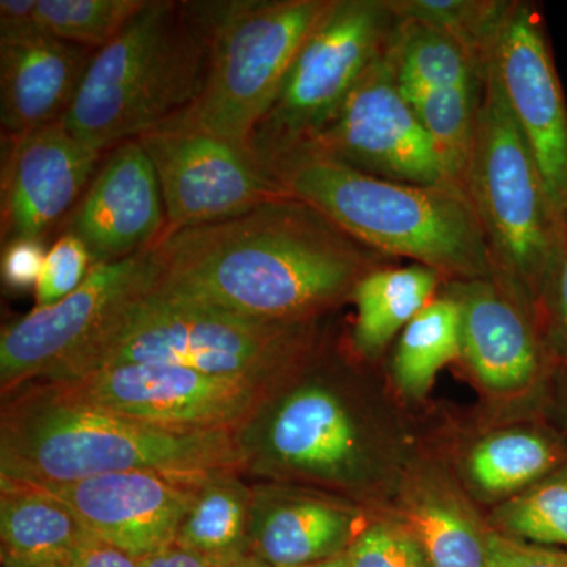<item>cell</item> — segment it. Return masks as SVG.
I'll return each mask as SVG.
<instances>
[{
  "mask_svg": "<svg viewBox=\"0 0 567 567\" xmlns=\"http://www.w3.org/2000/svg\"><path fill=\"white\" fill-rule=\"evenodd\" d=\"M166 208V234L234 218L286 196L249 145L197 128L175 115L142 134Z\"/></svg>",
  "mask_w": 567,
  "mask_h": 567,
  "instance_id": "cell-10",
  "label": "cell"
},
{
  "mask_svg": "<svg viewBox=\"0 0 567 567\" xmlns=\"http://www.w3.org/2000/svg\"><path fill=\"white\" fill-rule=\"evenodd\" d=\"M481 87L420 89L402 92L442 158L447 177L464 189L475 144Z\"/></svg>",
  "mask_w": 567,
  "mask_h": 567,
  "instance_id": "cell-28",
  "label": "cell"
},
{
  "mask_svg": "<svg viewBox=\"0 0 567 567\" xmlns=\"http://www.w3.org/2000/svg\"><path fill=\"white\" fill-rule=\"evenodd\" d=\"M402 522L423 547L429 566L488 567L487 533L445 492H417Z\"/></svg>",
  "mask_w": 567,
  "mask_h": 567,
  "instance_id": "cell-26",
  "label": "cell"
},
{
  "mask_svg": "<svg viewBox=\"0 0 567 567\" xmlns=\"http://www.w3.org/2000/svg\"><path fill=\"white\" fill-rule=\"evenodd\" d=\"M167 218L155 167L140 140L112 147L74 207L66 234L87 246L93 262H117L152 249Z\"/></svg>",
  "mask_w": 567,
  "mask_h": 567,
  "instance_id": "cell-17",
  "label": "cell"
},
{
  "mask_svg": "<svg viewBox=\"0 0 567 567\" xmlns=\"http://www.w3.org/2000/svg\"><path fill=\"white\" fill-rule=\"evenodd\" d=\"M462 357L461 311L439 293L402 331L393 358L395 385L410 398H423L436 374Z\"/></svg>",
  "mask_w": 567,
  "mask_h": 567,
  "instance_id": "cell-25",
  "label": "cell"
},
{
  "mask_svg": "<svg viewBox=\"0 0 567 567\" xmlns=\"http://www.w3.org/2000/svg\"><path fill=\"white\" fill-rule=\"evenodd\" d=\"M561 451L532 431H505L481 440L468 457L473 486L488 496L517 494L557 468Z\"/></svg>",
  "mask_w": 567,
  "mask_h": 567,
  "instance_id": "cell-27",
  "label": "cell"
},
{
  "mask_svg": "<svg viewBox=\"0 0 567 567\" xmlns=\"http://www.w3.org/2000/svg\"><path fill=\"white\" fill-rule=\"evenodd\" d=\"M248 554L271 567H305L346 554L365 527L347 499L281 483L252 487Z\"/></svg>",
  "mask_w": 567,
  "mask_h": 567,
  "instance_id": "cell-20",
  "label": "cell"
},
{
  "mask_svg": "<svg viewBox=\"0 0 567 567\" xmlns=\"http://www.w3.org/2000/svg\"><path fill=\"white\" fill-rule=\"evenodd\" d=\"M208 50L192 2L145 0L95 51L63 123L104 152L188 110L203 92Z\"/></svg>",
  "mask_w": 567,
  "mask_h": 567,
  "instance_id": "cell-6",
  "label": "cell"
},
{
  "mask_svg": "<svg viewBox=\"0 0 567 567\" xmlns=\"http://www.w3.org/2000/svg\"><path fill=\"white\" fill-rule=\"evenodd\" d=\"M445 278L424 265L386 267L371 271L352 295L357 306L353 350L360 357H380L398 333L439 297Z\"/></svg>",
  "mask_w": 567,
  "mask_h": 567,
  "instance_id": "cell-22",
  "label": "cell"
},
{
  "mask_svg": "<svg viewBox=\"0 0 567 567\" xmlns=\"http://www.w3.org/2000/svg\"><path fill=\"white\" fill-rule=\"evenodd\" d=\"M48 249L39 238L7 241L2 254L3 284L14 292L35 290Z\"/></svg>",
  "mask_w": 567,
  "mask_h": 567,
  "instance_id": "cell-35",
  "label": "cell"
},
{
  "mask_svg": "<svg viewBox=\"0 0 567 567\" xmlns=\"http://www.w3.org/2000/svg\"><path fill=\"white\" fill-rule=\"evenodd\" d=\"M559 368H561V385H565V391L561 394V413L563 417H565V424L567 425V360L558 363Z\"/></svg>",
  "mask_w": 567,
  "mask_h": 567,
  "instance_id": "cell-41",
  "label": "cell"
},
{
  "mask_svg": "<svg viewBox=\"0 0 567 567\" xmlns=\"http://www.w3.org/2000/svg\"><path fill=\"white\" fill-rule=\"evenodd\" d=\"M87 246L73 234H63L48 249L35 290V308H48L73 293L93 268Z\"/></svg>",
  "mask_w": 567,
  "mask_h": 567,
  "instance_id": "cell-33",
  "label": "cell"
},
{
  "mask_svg": "<svg viewBox=\"0 0 567 567\" xmlns=\"http://www.w3.org/2000/svg\"><path fill=\"white\" fill-rule=\"evenodd\" d=\"M464 188L483 229L494 281L537 322L563 216L488 71Z\"/></svg>",
  "mask_w": 567,
  "mask_h": 567,
  "instance_id": "cell-7",
  "label": "cell"
},
{
  "mask_svg": "<svg viewBox=\"0 0 567 567\" xmlns=\"http://www.w3.org/2000/svg\"><path fill=\"white\" fill-rule=\"evenodd\" d=\"M103 152L82 142L63 118L9 137L2 171V238H39L81 200Z\"/></svg>",
  "mask_w": 567,
  "mask_h": 567,
  "instance_id": "cell-16",
  "label": "cell"
},
{
  "mask_svg": "<svg viewBox=\"0 0 567 567\" xmlns=\"http://www.w3.org/2000/svg\"><path fill=\"white\" fill-rule=\"evenodd\" d=\"M137 470L245 475V457L237 432L144 423L82 404L48 383H29L3 399L0 477L65 483Z\"/></svg>",
  "mask_w": 567,
  "mask_h": 567,
  "instance_id": "cell-2",
  "label": "cell"
},
{
  "mask_svg": "<svg viewBox=\"0 0 567 567\" xmlns=\"http://www.w3.org/2000/svg\"><path fill=\"white\" fill-rule=\"evenodd\" d=\"M152 249L95 264L69 297L7 324L0 336L2 399L37 382L81 349L123 303L158 282Z\"/></svg>",
  "mask_w": 567,
  "mask_h": 567,
  "instance_id": "cell-14",
  "label": "cell"
},
{
  "mask_svg": "<svg viewBox=\"0 0 567 567\" xmlns=\"http://www.w3.org/2000/svg\"><path fill=\"white\" fill-rule=\"evenodd\" d=\"M398 18H409L439 29L461 44L481 80L486 74L488 50L509 0H386Z\"/></svg>",
  "mask_w": 567,
  "mask_h": 567,
  "instance_id": "cell-29",
  "label": "cell"
},
{
  "mask_svg": "<svg viewBox=\"0 0 567 567\" xmlns=\"http://www.w3.org/2000/svg\"><path fill=\"white\" fill-rule=\"evenodd\" d=\"M537 324L544 344L554 363L567 360V213L563 216L561 238L554 262L548 270L539 308Z\"/></svg>",
  "mask_w": 567,
  "mask_h": 567,
  "instance_id": "cell-34",
  "label": "cell"
},
{
  "mask_svg": "<svg viewBox=\"0 0 567 567\" xmlns=\"http://www.w3.org/2000/svg\"><path fill=\"white\" fill-rule=\"evenodd\" d=\"M204 475L137 472L31 484L61 499L89 535L141 559L173 546ZM7 480V477H6Z\"/></svg>",
  "mask_w": 567,
  "mask_h": 567,
  "instance_id": "cell-15",
  "label": "cell"
},
{
  "mask_svg": "<svg viewBox=\"0 0 567 567\" xmlns=\"http://www.w3.org/2000/svg\"><path fill=\"white\" fill-rule=\"evenodd\" d=\"M386 58L402 92L483 85L461 44L424 22L398 18Z\"/></svg>",
  "mask_w": 567,
  "mask_h": 567,
  "instance_id": "cell-24",
  "label": "cell"
},
{
  "mask_svg": "<svg viewBox=\"0 0 567 567\" xmlns=\"http://www.w3.org/2000/svg\"><path fill=\"white\" fill-rule=\"evenodd\" d=\"M346 555L352 567H431L423 547L402 520L365 525Z\"/></svg>",
  "mask_w": 567,
  "mask_h": 567,
  "instance_id": "cell-32",
  "label": "cell"
},
{
  "mask_svg": "<svg viewBox=\"0 0 567 567\" xmlns=\"http://www.w3.org/2000/svg\"><path fill=\"white\" fill-rule=\"evenodd\" d=\"M303 148L388 181L453 183L399 87L386 51L364 71L331 122Z\"/></svg>",
  "mask_w": 567,
  "mask_h": 567,
  "instance_id": "cell-13",
  "label": "cell"
},
{
  "mask_svg": "<svg viewBox=\"0 0 567 567\" xmlns=\"http://www.w3.org/2000/svg\"><path fill=\"white\" fill-rule=\"evenodd\" d=\"M486 71L533 153L551 203L565 216L567 103L546 22L536 6L509 0L488 50Z\"/></svg>",
  "mask_w": 567,
  "mask_h": 567,
  "instance_id": "cell-12",
  "label": "cell"
},
{
  "mask_svg": "<svg viewBox=\"0 0 567 567\" xmlns=\"http://www.w3.org/2000/svg\"><path fill=\"white\" fill-rule=\"evenodd\" d=\"M305 567H352L350 566L349 558H347L346 554L338 555V557H333L330 559H324V561L316 563V565H309Z\"/></svg>",
  "mask_w": 567,
  "mask_h": 567,
  "instance_id": "cell-40",
  "label": "cell"
},
{
  "mask_svg": "<svg viewBox=\"0 0 567 567\" xmlns=\"http://www.w3.org/2000/svg\"><path fill=\"white\" fill-rule=\"evenodd\" d=\"M87 532L65 503L0 477V559L3 567H71Z\"/></svg>",
  "mask_w": 567,
  "mask_h": 567,
  "instance_id": "cell-21",
  "label": "cell"
},
{
  "mask_svg": "<svg viewBox=\"0 0 567 567\" xmlns=\"http://www.w3.org/2000/svg\"><path fill=\"white\" fill-rule=\"evenodd\" d=\"M488 567H567V554L487 532Z\"/></svg>",
  "mask_w": 567,
  "mask_h": 567,
  "instance_id": "cell-36",
  "label": "cell"
},
{
  "mask_svg": "<svg viewBox=\"0 0 567 567\" xmlns=\"http://www.w3.org/2000/svg\"><path fill=\"white\" fill-rule=\"evenodd\" d=\"M502 535L517 540L567 547V475L555 476L496 511Z\"/></svg>",
  "mask_w": 567,
  "mask_h": 567,
  "instance_id": "cell-31",
  "label": "cell"
},
{
  "mask_svg": "<svg viewBox=\"0 0 567 567\" xmlns=\"http://www.w3.org/2000/svg\"><path fill=\"white\" fill-rule=\"evenodd\" d=\"M322 349L284 380L237 432L245 475L371 494L391 468L390 440Z\"/></svg>",
  "mask_w": 567,
  "mask_h": 567,
  "instance_id": "cell-5",
  "label": "cell"
},
{
  "mask_svg": "<svg viewBox=\"0 0 567 567\" xmlns=\"http://www.w3.org/2000/svg\"><path fill=\"white\" fill-rule=\"evenodd\" d=\"M210 559L178 547L177 544L164 547L155 554L140 559V567H215Z\"/></svg>",
  "mask_w": 567,
  "mask_h": 567,
  "instance_id": "cell-38",
  "label": "cell"
},
{
  "mask_svg": "<svg viewBox=\"0 0 567 567\" xmlns=\"http://www.w3.org/2000/svg\"><path fill=\"white\" fill-rule=\"evenodd\" d=\"M241 475L215 472L200 480L174 544L215 565L248 554L254 491Z\"/></svg>",
  "mask_w": 567,
  "mask_h": 567,
  "instance_id": "cell-23",
  "label": "cell"
},
{
  "mask_svg": "<svg viewBox=\"0 0 567 567\" xmlns=\"http://www.w3.org/2000/svg\"><path fill=\"white\" fill-rule=\"evenodd\" d=\"M286 196L303 200L388 259H410L446 281L492 279L483 229L454 183L415 185L375 177L311 148L270 164Z\"/></svg>",
  "mask_w": 567,
  "mask_h": 567,
  "instance_id": "cell-4",
  "label": "cell"
},
{
  "mask_svg": "<svg viewBox=\"0 0 567 567\" xmlns=\"http://www.w3.org/2000/svg\"><path fill=\"white\" fill-rule=\"evenodd\" d=\"M395 22L386 0H333L249 141L268 167L316 140L364 71L386 51Z\"/></svg>",
  "mask_w": 567,
  "mask_h": 567,
  "instance_id": "cell-9",
  "label": "cell"
},
{
  "mask_svg": "<svg viewBox=\"0 0 567 567\" xmlns=\"http://www.w3.org/2000/svg\"><path fill=\"white\" fill-rule=\"evenodd\" d=\"M440 293L461 311L462 360L496 394L522 393L539 379L548 357L535 317L492 279L443 282Z\"/></svg>",
  "mask_w": 567,
  "mask_h": 567,
  "instance_id": "cell-18",
  "label": "cell"
},
{
  "mask_svg": "<svg viewBox=\"0 0 567 567\" xmlns=\"http://www.w3.org/2000/svg\"><path fill=\"white\" fill-rule=\"evenodd\" d=\"M145 6V0H35L32 21L55 39L100 50Z\"/></svg>",
  "mask_w": 567,
  "mask_h": 567,
  "instance_id": "cell-30",
  "label": "cell"
},
{
  "mask_svg": "<svg viewBox=\"0 0 567 567\" xmlns=\"http://www.w3.org/2000/svg\"><path fill=\"white\" fill-rule=\"evenodd\" d=\"M74 401L164 427L238 432L271 388L175 364L111 365L76 379L40 382Z\"/></svg>",
  "mask_w": 567,
  "mask_h": 567,
  "instance_id": "cell-11",
  "label": "cell"
},
{
  "mask_svg": "<svg viewBox=\"0 0 567 567\" xmlns=\"http://www.w3.org/2000/svg\"><path fill=\"white\" fill-rule=\"evenodd\" d=\"M320 349L317 322L251 319L166 292L156 282L123 303L81 349L37 382H62L111 365L156 363L276 390Z\"/></svg>",
  "mask_w": 567,
  "mask_h": 567,
  "instance_id": "cell-3",
  "label": "cell"
},
{
  "mask_svg": "<svg viewBox=\"0 0 567 567\" xmlns=\"http://www.w3.org/2000/svg\"><path fill=\"white\" fill-rule=\"evenodd\" d=\"M71 567H140V559L87 533Z\"/></svg>",
  "mask_w": 567,
  "mask_h": 567,
  "instance_id": "cell-37",
  "label": "cell"
},
{
  "mask_svg": "<svg viewBox=\"0 0 567 567\" xmlns=\"http://www.w3.org/2000/svg\"><path fill=\"white\" fill-rule=\"evenodd\" d=\"M152 252L159 289L282 323L319 322L391 262L290 196L164 235Z\"/></svg>",
  "mask_w": 567,
  "mask_h": 567,
  "instance_id": "cell-1",
  "label": "cell"
},
{
  "mask_svg": "<svg viewBox=\"0 0 567 567\" xmlns=\"http://www.w3.org/2000/svg\"><path fill=\"white\" fill-rule=\"evenodd\" d=\"M215 567H271L262 559L254 557V555H241V557L230 559V561L223 563Z\"/></svg>",
  "mask_w": 567,
  "mask_h": 567,
  "instance_id": "cell-39",
  "label": "cell"
},
{
  "mask_svg": "<svg viewBox=\"0 0 567 567\" xmlns=\"http://www.w3.org/2000/svg\"><path fill=\"white\" fill-rule=\"evenodd\" d=\"M95 50L31 24H0V114L9 137L61 121Z\"/></svg>",
  "mask_w": 567,
  "mask_h": 567,
  "instance_id": "cell-19",
  "label": "cell"
},
{
  "mask_svg": "<svg viewBox=\"0 0 567 567\" xmlns=\"http://www.w3.org/2000/svg\"><path fill=\"white\" fill-rule=\"evenodd\" d=\"M207 39L203 92L178 114L216 136L249 145L309 33L333 0L192 2Z\"/></svg>",
  "mask_w": 567,
  "mask_h": 567,
  "instance_id": "cell-8",
  "label": "cell"
}]
</instances>
